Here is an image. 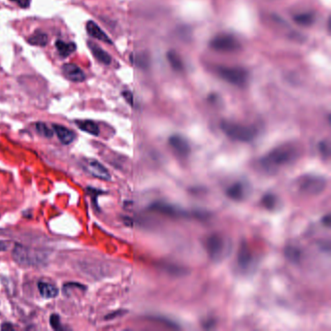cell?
<instances>
[{
  "label": "cell",
  "instance_id": "cell-1",
  "mask_svg": "<svg viewBox=\"0 0 331 331\" xmlns=\"http://www.w3.org/2000/svg\"><path fill=\"white\" fill-rule=\"evenodd\" d=\"M298 156V151L291 145H282L270 151L260 160V166L268 173H276L292 164Z\"/></svg>",
  "mask_w": 331,
  "mask_h": 331
},
{
  "label": "cell",
  "instance_id": "cell-2",
  "mask_svg": "<svg viewBox=\"0 0 331 331\" xmlns=\"http://www.w3.org/2000/svg\"><path fill=\"white\" fill-rule=\"evenodd\" d=\"M221 128L227 137L239 142H250L254 140L257 135V130L253 126H247L232 121H221Z\"/></svg>",
  "mask_w": 331,
  "mask_h": 331
},
{
  "label": "cell",
  "instance_id": "cell-3",
  "mask_svg": "<svg viewBox=\"0 0 331 331\" xmlns=\"http://www.w3.org/2000/svg\"><path fill=\"white\" fill-rule=\"evenodd\" d=\"M299 192L308 196H316L324 192L328 186L327 179L318 175L301 176L296 183Z\"/></svg>",
  "mask_w": 331,
  "mask_h": 331
},
{
  "label": "cell",
  "instance_id": "cell-4",
  "mask_svg": "<svg viewBox=\"0 0 331 331\" xmlns=\"http://www.w3.org/2000/svg\"><path fill=\"white\" fill-rule=\"evenodd\" d=\"M205 247L211 260L217 262L226 258L230 248L228 241L219 233H214L208 237L206 239Z\"/></svg>",
  "mask_w": 331,
  "mask_h": 331
},
{
  "label": "cell",
  "instance_id": "cell-5",
  "mask_svg": "<svg viewBox=\"0 0 331 331\" xmlns=\"http://www.w3.org/2000/svg\"><path fill=\"white\" fill-rule=\"evenodd\" d=\"M217 72L222 80L237 87L245 86L248 81V72L242 67L219 66Z\"/></svg>",
  "mask_w": 331,
  "mask_h": 331
},
{
  "label": "cell",
  "instance_id": "cell-6",
  "mask_svg": "<svg viewBox=\"0 0 331 331\" xmlns=\"http://www.w3.org/2000/svg\"><path fill=\"white\" fill-rule=\"evenodd\" d=\"M210 47L218 52H234L240 49V43L233 35L220 34L211 40Z\"/></svg>",
  "mask_w": 331,
  "mask_h": 331
},
{
  "label": "cell",
  "instance_id": "cell-7",
  "mask_svg": "<svg viewBox=\"0 0 331 331\" xmlns=\"http://www.w3.org/2000/svg\"><path fill=\"white\" fill-rule=\"evenodd\" d=\"M14 258L16 261L23 265H35L43 260V256L40 253L23 246H17L15 248Z\"/></svg>",
  "mask_w": 331,
  "mask_h": 331
},
{
  "label": "cell",
  "instance_id": "cell-8",
  "mask_svg": "<svg viewBox=\"0 0 331 331\" xmlns=\"http://www.w3.org/2000/svg\"><path fill=\"white\" fill-rule=\"evenodd\" d=\"M237 263L239 268L245 272L254 268L255 258L253 256L252 250L246 242H243L239 248L237 255Z\"/></svg>",
  "mask_w": 331,
  "mask_h": 331
},
{
  "label": "cell",
  "instance_id": "cell-9",
  "mask_svg": "<svg viewBox=\"0 0 331 331\" xmlns=\"http://www.w3.org/2000/svg\"><path fill=\"white\" fill-rule=\"evenodd\" d=\"M82 164H83V167L86 169V171L90 173L91 175H93L95 178L105 180V181H109L111 179V175L109 171L99 162L95 160L86 159L83 161Z\"/></svg>",
  "mask_w": 331,
  "mask_h": 331
},
{
  "label": "cell",
  "instance_id": "cell-10",
  "mask_svg": "<svg viewBox=\"0 0 331 331\" xmlns=\"http://www.w3.org/2000/svg\"><path fill=\"white\" fill-rule=\"evenodd\" d=\"M149 210L157 212V213L164 214L169 217H191L192 214L188 213L184 210H181L178 207H175L171 204L165 202H154L149 206Z\"/></svg>",
  "mask_w": 331,
  "mask_h": 331
},
{
  "label": "cell",
  "instance_id": "cell-11",
  "mask_svg": "<svg viewBox=\"0 0 331 331\" xmlns=\"http://www.w3.org/2000/svg\"><path fill=\"white\" fill-rule=\"evenodd\" d=\"M168 143L172 150L180 157H187L189 156L190 153V146L189 143L184 136L179 135V134H174L172 135Z\"/></svg>",
  "mask_w": 331,
  "mask_h": 331
},
{
  "label": "cell",
  "instance_id": "cell-12",
  "mask_svg": "<svg viewBox=\"0 0 331 331\" xmlns=\"http://www.w3.org/2000/svg\"><path fill=\"white\" fill-rule=\"evenodd\" d=\"M63 75L72 82H83L86 80V75L81 68L73 63H66L62 66Z\"/></svg>",
  "mask_w": 331,
  "mask_h": 331
},
{
  "label": "cell",
  "instance_id": "cell-13",
  "mask_svg": "<svg viewBox=\"0 0 331 331\" xmlns=\"http://www.w3.org/2000/svg\"><path fill=\"white\" fill-rule=\"evenodd\" d=\"M247 188L243 183H235L232 186H230L228 189H226V195L234 200V201H242L246 198L247 196Z\"/></svg>",
  "mask_w": 331,
  "mask_h": 331
},
{
  "label": "cell",
  "instance_id": "cell-14",
  "mask_svg": "<svg viewBox=\"0 0 331 331\" xmlns=\"http://www.w3.org/2000/svg\"><path fill=\"white\" fill-rule=\"evenodd\" d=\"M53 128H54L55 132L56 133L59 141L62 144H64V145H68V144L73 142L75 137H76L75 133L65 126H62V125H59V124H54Z\"/></svg>",
  "mask_w": 331,
  "mask_h": 331
},
{
  "label": "cell",
  "instance_id": "cell-15",
  "mask_svg": "<svg viewBox=\"0 0 331 331\" xmlns=\"http://www.w3.org/2000/svg\"><path fill=\"white\" fill-rule=\"evenodd\" d=\"M87 30H88L89 34L95 39H98V40L103 41V42L108 43V44H112V41L108 37V35L97 24H95V22H92V21L88 22Z\"/></svg>",
  "mask_w": 331,
  "mask_h": 331
},
{
  "label": "cell",
  "instance_id": "cell-16",
  "mask_svg": "<svg viewBox=\"0 0 331 331\" xmlns=\"http://www.w3.org/2000/svg\"><path fill=\"white\" fill-rule=\"evenodd\" d=\"M88 45L90 47V50L92 51L94 56L98 61H100L101 63H104L106 65H109L111 63L112 58H111V56L108 53H106L104 50H102L99 46H97L96 44L91 42V41L88 43Z\"/></svg>",
  "mask_w": 331,
  "mask_h": 331
},
{
  "label": "cell",
  "instance_id": "cell-17",
  "mask_svg": "<svg viewBox=\"0 0 331 331\" xmlns=\"http://www.w3.org/2000/svg\"><path fill=\"white\" fill-rule=\"evenodd\" d=\"M38 289L44 298H54L58 294L57 287L47 282H40L38 284Z\"/></svg>",
  "mask_w": 331,
  "mask_h": 331
},
{
  "label": "cell",
  "instance_id": "cell-18",
  "mask_svg": "<svg viewBox=\"0 0 331 331\" xmlns=\"http://www.w3.org/2000/svg\"><path fill=\"white\" fill-rule=\"evenodd\" d=\"M76 124L81 130L88 132L92 135L97 136L99 134V127L97 123H95L93 120H89V119L88 120H76Z\"/></svg>",
  "mask_w": 331,
  "mask_h": 331
},
{
  "label": "cell",
  "instance_id": "cell-19",
  "mask_svg": "<svg viewBox=\"0 0 331 331\" xmlns=\"http://www.w3.org/2000/svg\"><path fill=\"white\" fill-rule=\"evenodd\" d=\"M167 60L169 61L172 68L176 71H182L184 69V63L181 56L175 51H169L166 54Z\"/></svg>",
  "mask_w": 331,
  "mask_h": 331
},
{
  "label": "cell",
  "instance_id": "cell-20",
  "mask_svg": "<svg viewBox=\"0 0 331 331\" xmlns=\"http://www.w3.org/2000/svg\"><path fill=\"white\" fill-rule=\"evenodd\" d=\"M55 47L58 52V54L60 55L61 57H67L71 55L72 53L75 52L76 50V44L73 42H69V43H65L61 40H57L55 42Z\"/></svg>",
  "mask_w": 331,
  "mask_h": 331
},
{
  "label": "cell",
  "instance_id": "cell-21",
  "mask_svg": "<svg viewBox=\"0 0 331 331\" xmlns=\"http://www.w3.org/2000/svg\"><path fill=\"white\" fill-rule=\"evenodd\" d=\"M28 43L34 46L44 47L48 44V35L43 31H36L28 38Z\"/></svg>",
  "mask_w": 331,
  "mask_h": 331
},
{
  "label": "cell",
  "instance_id": "cell-22",
  "mask_svg": "<svg viewBox=\"0 0 331 331\" xmlns=\"http://www.w3.org/2000/svg\"><path fill=\"white\" fill-rule=\"evenodd\" d=\"M261 204L262 206L269 210L272 211L274 209H276L277 204H278V198L275 194L273 193H266L262 198H261Z\"/></svg>",
  "mask_w": 331,
  "mask_h": 331
},
{
  "label": "cell",
  "instance_id": "cell-23",
  "mask_svg": "<svg viewBox=\"0 0 331 331\" xmlns=\"http://www.w3.org/2000/svg\"><path fill=\"white\" fill-rule=\"evenodd\" d=\"M293 20L296 24H298L299 25L308 26V25L314 24L315 17H314V14L307 12V13H301V14L295 15L293 17Z\"/></svg>",
  "mask_w": 331,
  "mask_h": 331
},
{
  "label": "cell",
  "instance_id": "cell-24",
  "mask_svg": "<svg viewBox=\"0 0 331 331\" xmlns=\"http://www.w3.org/2000/svg\"><path fill=\"white\" fill-rule=\"evenodd\" d=\"M301 251L296 247H287L284 251V256L293 263H298L301 260Z\"/></svg>",
  "mask_w": 331,
  "mask_h": 331
},
{
  "label": "cell",
  "instance_id": "cell-25",
  "mask_svg": "<svg viewBox=\"0 0 331 331\" xmlns=\"http://www.w3.org/2000/svg\"><path fill=\"white\" fill-rule=\"evenodd\" d=\"M131 61L142 69H147L150 66V57L144 53L132 55Z\"/></svg>",
  "mask_w": 331,
  "mask_h": 331
},
{
  "label": "cell",
  "instance_id": "cell-26",
  "mask_svg": "<svg viewBox=\"0 0 331 331\" xmlns=\"http://www.w3.org/2000/svg\"><path fill=\"white\" fill-rule=\"evenodd\" d=\"M36 130L42 136H45V137H52L53 136V130L44 122H37L36 123Z\"/></svg>",
  "mask_w": 331,
  "mask_h": 331
},
{
  "label": "cell",
  "instance_id": "cell-27",
  "mask_svg": "<svg viewBox=\"0 0 331 331\" xmlns=\"http://www.w3.org/2000/svg\"><path fill=\"white\" fill-rule=\"evenodd\" d=\"M319 150L320 153L322 154V156L324 157V159H329L330 155H331V146L330 143L328 141H322L319 145Z\"/></svg>",
  "mask_w": 331,
  "mask_h": 331
},
{
  "label": "cell",
  "instance_id": "cell-28",
  "mask_svg": "<svg viewBox=\"0 0 331 331\" xmlns=\"http://www.w3.org/2000/svg\"><path fill=\"white\" fill-rule=\"evenodd\" d=\"M50 322H51V326L53 327L54 330H55V331L62 330V328L60 327V320H59L58 315H56V314H53V315L51 316Z\"/></svg>",
  "mask_w": 331,
  "mask_h": 331
},
{
  "label": "cell",
  "instance_id": "cell-29",
  "mask_svg": "<svg viewBox=\"0 0 331 331\" xmlns=\"http://www.w3.org/2000/svg\"><path fill=\"white\" fill-rule=\"evenodd\" d=\"M122 96H123V98L126 100V102L128 104H130L131 106H133V95L129 91L122 92Z\"/></svg>",
  "mask_w": 331,
  "mask_h": 331
},
{
  "label": "cell",
  "instance_id": "cell-30",
  "mask_svg": "<svg viewBox=\"0 0 331 331\" xmlns=\"http://www.w3.org/2000/svg\"><path fill=\"white\" fill-rule=\"evenodd\" d=\"M10 1L17 3L22 8H27V7H29L31 0H10Z\"/></svg>",
  "mask_w": 331,
  "mask_h": 331
},
{
  "label": "cell",
  "instance_id": "cell-31",
  "mask_svg": "<svg viewBox=\"0 0 331 331\" xmlns=\"http://www.w3.org/2000/svg\"><path fill=\"white\" fill-rule=\"evenodd\" d=\"M323 223L327 226H330L331 225V216L330 215H327L324 219H323Z\"/></svg>",
  "mask_w": 331,
  "mask_h": 331
},
{
  "label": "cell",
  "instance_id": "cell-32",
  "mask_svg": "<svg viewBox=\"0 0 331 331\" xmlns=\"http://www.w3.org/2000/svg\"><path fill=\"white\" fill-rule=\"evenodd\" d=\"M7 250V245L0 240V252H3V251H6Z\"/></svg>",
  "mask_w": 331,
  "mask_h": 331
}]
</instances>
